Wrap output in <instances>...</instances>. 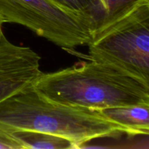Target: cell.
Here are the masks:
<instances>
[{"label":"cell","instance_id":"obj_8","mask_svg":"<svg viewBox=\"0 0 149 149\" xmlns=\"http://www.w3.org/2000/svg\"><path fill=\"white\" fill-rule=\"evenodd\" d=\"M17 140L23 149H68L77 148L71 141L58 135L31 130L7 131Z\"/></svg>","mask_w":149,"mask_h":149},{"label":"cell","instance_id":"obj_10","mask_svg":"<svg viewBox=\"0 0 149 149\" xmlns=\"http://www.w3.org/2000/svg\"><path fill=\"white\" fill-rule=\"evenodd\" d=\"M0 149H23V146L11 133L0 127Z\"/></svg>","mask_w":149,"mask_h":149},{"label":"cell","instance_id":"obj_7","mask_svg":"<svg viewBox=\"0 0 149 149\" xmlns=\"http://www.w3.org/2000/svg\"><path fill=\"white\" fill-rule=\"evenodd\" d=\"M146 3L149 0H98L100 17L92 38Z\"/></svg>","mask_w":149,"mask_h":149},{"label":"cell","instance_id":"obj_4","mask_svg":"<svg viewBox=\"0 0 149 149\" xmlns=\"http://www.w3.org/2000/svg\"><path fill=\"white\" fill-rule=\"evenodd\" d=\"M0 16L4 23L21 25L65 50L92 39L85 17L49 0H0Z\"/></svg>","mask_w":149,"mask_h":149},{"label":"cell","instance_id":"obj_6","mask_svg":"<svg viewBox=\"0 0 149 149\" xmlns=\"http://www.w3.org/2000/svg\"><path fill=\"white\" fill-rule=\"evenodd\" d=\"M97 111L107 119L126 128L131 135H148L149 104L117 106Z\"/></svg>","mask_w":149,"mask_h":149},{"label":"cell","instance_id":"obj_11","mask_svg":"<svg viewBox=\"0 0 149 149\" xmlns=\"http://www.w3.org/2000/svg\"><path fill=\"white\" fill-rule=\"evenodd\" d=\"M4 23V21H3L2 18H1V16H0V39H1V38L4 35V32H3V29H2V26Z\"/></svg>","mask_w":149,"mask_h":149},{"label":"cell","instance_id":"obj_9","mask_svg":"<svg viewBox=\"0 0 149 149\" xmlns=\"http://www.w3.org/2000/svg\"><path fill=\"white\" fill-rule=\"evenodd\" d=\"M85 17L92 26V36L100 17L98 0H49Z\"/></svg>","mask_w":149,"mask_h":149},{"label":"cell","instance_id":"obj_5","mask_svg":"<svg viewBox=\"0 0 149 149\" xmlns=\"http://www.w3.org/2000/svg\"><path fill=\"white\" fill-rule=\"evenodd\" d=\"M41 57L29 47L0 39V102L32 85L39 77Z\"/></svg>","mask_w":149,"mask_h":149},{"label":"cell","instance_id":"obj_1","mask_svg":"<svg viewBox=\"0 0 149 149\" xmlns=\"http://www.w3.org/2000/svg\"><path fill=\"white\" fill-rule=\"evenodd\" d=\"M33 87L52 101L95 110L149 104V81L94 61H80L55 72L42 73Z\"/></svg>","mask_w":149,"mask_h":149},{"label":"cell","instance_id":"obj_2","mask_svg":"<svg viewBox=\"0 0 149 149\" xmlns=\"http://www.w3.org/2000/svg\"><path fill=\"white\" fill-rule=\"evenodd\" d=\"M0 127L7 131L23 130L58 135L71 141L77 148L97 138L131 135L97 110L48 100L33 84L0 102Z\"/></svg>","mask_w":149,"mask_h":149},{"label":"cell","instance_id":"obj_3","mask_svg":"<svg viewBox=\"0 0 149 149\" xmlns=\"http://www.w3.org/2000/svg\"><path fill=\"white\" fill-rule=\"evenodd\" d=\"M90 61L110 64L149 81V3L92 38Z\"/></svg>","mask_w":149,"mask_h":149}]
</instances>
